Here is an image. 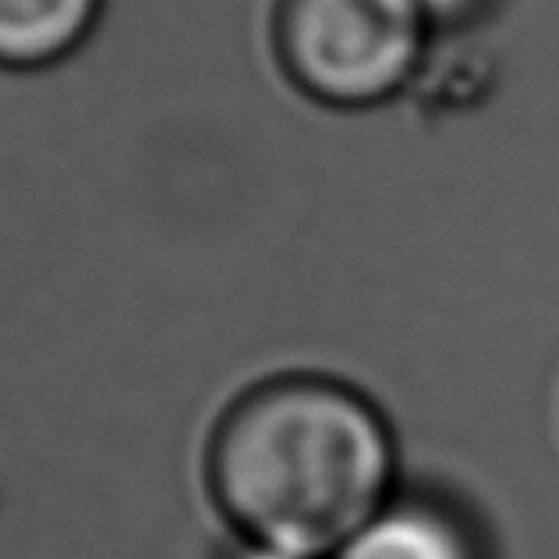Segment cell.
Returning a JSON list of instances; mask_svg holds the SVG:
<instances>
[{
	"instance_id": "cell-4",
	"label": "cell",
	"mask_w": 559,
	"mask_h": 559,
	"mask_svg": "<svg viewBox=\"0 0 559 559\" xmlns=\"http://www.w3.org/2000/svg\"><path fill=\"white\" fill-rule=\"evenodd\" d=\"M333 559H478V552L447 510L393 496Z\"/></svg>"
},
{
	"instance_id": "cell-5",
	"label": "cell",
	"mask_w": 559,
	"mask_h": 559,
	"mask_svg": "<svg viewBox=\"0 0 559 559\" xmlns=\"http://www.w3.org/2000/svg\"><path fill=\"white\" fill-rule=\"evenodd\" d=\"M415 4L421 8V14L432 25H439V22L457 25V22L475 19L478 11L489 8V0H415Z\"/></svg>"
},
{
	"instance_id": "cell-6",
	"label": "cell",
	"mask_w": 559,
	"mask_h": 559,
	"mask_svg": "<svg viewBox=\"0 0 559 559\" xmlns=\"http://www.w3.org/2000/svg\"><path fill=\"white\" fill-rule=\"evenodd\" d=\"M230 559H301V556H290V552H273V549H262V546H245L238 556Z\"/></svg>"
},
{
	"instance_id": "cell-3",
	"label": "cell",
	"mask_w": 559,
	"mask_h": 559,
	"mask_svg": "<svg viewBox=\"0 0 559 559\" xmlns=\"http://www.w3.org/2000/svg\"><path fill=\"white\" fill-rule=\"evenodd\" d=\"M107 0H0V68L43 71L96 33Z\"/></svg>"
},
{
	"instance_id": "cell-2",
	"label": "cell",
	"mask_w": 559,
	"mask_h": 559,
	"mask_svg": "<svg viewBox=\"0 0 559 559\" xmlns=\"http://www.w3.org/2000/svg\"><path fill=\"white\" fill-rule=\"evenodd\" d=\"M429 28L415 0H276L273 47L301 93L365 110L415 82Z\"/></svg>"
},
{
	"instance_id": "cell-1",
	"label": "cell",
	"mask_w": 559,
	"mask_h": 559,
	"mask_svg": "<svg viewBox=\"0 0 559 559\" xmlns=\"http://www.w3.org/2000/svg\"><path fill=\"white\" fill-rule=\"evenodd\" d=\"M386 418L326 376H280L241 393L210 443V489L245 546L333 559L393 503Z\"/></svg>"
}]
</instances>
